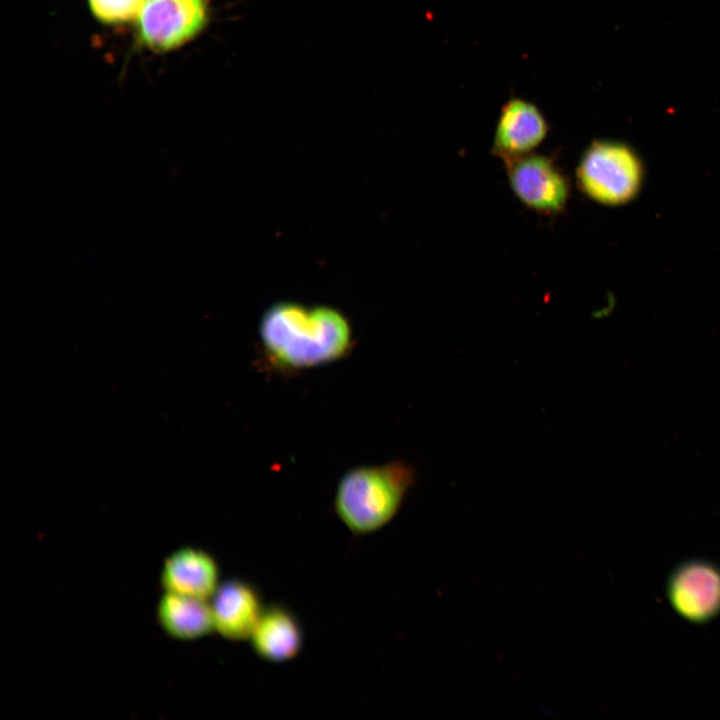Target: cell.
<instances>
[{"label": "cell", "instance_id": "cell-6", "mask_svg": "<svg viewBox=\"0 0 720 720\" xmlns=\"http://www.w3.org/2000/svg\"><path fill=\"white\" fill-rule=\"evenodd\" d=\"M675 611L692 623H705L720 614V567L692 559L680 563L667 582Z\"/></svg>", "mask_w": 720, "mask_h": 720}, {"label": "cell", "instance_id": "cell-8", "mask_svg": "<svg viewBox=\"0 0 720 720\" xmlns=\"http://www.w3.org/2000/svg\"><path fill=\"white\" fill-rule=\"evenodd\" d=\"M160 584L164 592L210 600L220 581V567L208 551L191 545L170 552L162 562Z\"/></svg>", "mask_w": 720, "mask_h": 720}, {"label": "cell", "instance_id": "cell-9", "mask_svg": "<svg viewBox=\"0 0 720 720\" xmlns=\"http://www.w3.org/2000/svg\"><path fill=\"white\" fill-rule=\"evenodd\" d=\"M210 604L215 631L229 641L249 639L265 607L256 587L239 578L221 581Z\"/></svg>", "mask_w": 720, "mask_h": 720}, {"label": "cell", "instance_id": "cell-2", "mask_svg": "<svg viewBox=\"0 0 720 720\" xmlns=\"http://www.w3.org/2000/svg\"><path fill=\"white\" fill-rule=\"evenodd\" d=\"M415 479V469L402 461L352 468L337 485L335 512L353 534L376 532L396 515Z\"/></svg>", "mask_w": 720, "mask_h": 720}, {"label": "cell", "instance_id": "cell-7", "mask_svg": "<svg viewBox=\"0 0 720 720\" xmlns=\"http://www.w3.org/2000/svg\"><path fill=\"white\" fill-rule=\"evenodd\" d=\"M549 124L541 110L522 98H511L501 107L492 153L503 162L534 152L546 139Z\"/></svg>", "mask_w": 720, "mask_h": 720}, {"label": "cell", "instance_id": "cell-10", "mask_svg": "<svg viewBox=\"0 0 720 720\" xmlns=\"http://www.w3.org/2000/svg\"><path fill=\"white\" fill-rule=\"evenodd\" d=\"M255 654L271 663H283L297 657L304 634L297 616L281 604L265 606L249 638Z\"/></svg>", "mask_w": 720, "mask_h": 720}, {"label": "cell", "instance_id": "cell-11", "mask_svg": "<svg viewBox=\"0 0 720 720\" xmlns=\"http://www.w3.org/2000/svg\"><path fill=\"white\" fill-rule=\"evenodd\" d=\"M156 619L164 633L179 641H193L213 631L210 600L164 592L156 605Z\"/></svg>", "mask_w": 720, "mask_h": 720}, {"label": "cell", "instance_id": "cell-5", "mask_svg": "<svg viewBox=\"0 0 720 720\" xmlns=\"http://www.w3.org/2000/svg\"><path fill=\"white\" fill-rule=\"evenodd\" d=\"M209 17L208 0H144L139 35L149 48L168 51L195 38Z\"/></svg>", "mask_w": 720, "mask_h": 720}, {"label": "cell", "instance_id": "cell-1", "mask_svg": "<svg viewBox=\"0 0 720 720\" xmlns=\"http://www.w3.org/2000/svg\"><path fill=\"white\" fill-rule=\"evenodd\" d=\"M259 337L269 361L285 371L330 364L347 356L354 344L351 324L342 312L291 301L265 310Z\"/></svg>", "mask_w": 720, "mask_h": 720}, {"label": "cell", "instance_id": "cell-4", "mask_svg": "<svg viewBox=\"0 0 720 720\" xmlns=\"http://www.w3.org/2000/svg\"><path fill=\"white\" fill-rule=\"evenodd\" d=\"M504 165L510 188L525 207L544 215L566 209L570 180L552 157L532 152L504 161Z\"/></svg>", "mask_w": 720, "mask_h": 720}, {"label": "cell", "instance_id": "cell-3", "mask_svg": "<svg viewBox=\"0 0 720 720\" xmlns=\"http://www.w3.org/2000/svg\"><path fill=\"white\" fill-rule=\"evenodd\" d=\"M646 164L638 150L619 139H594L582 152L575 168L580 192L604 207L627 206L645 186Z\"/></svg>", "mask_w": 720, "mask_h": 720}, {"label": "cell", "instance_id": "cell-12", "mask_svg": "<svg viewBox=\"0 0 720 720\" xmlns=\"http://www.w3.org/2000/svg\"><path fill=\"white\" fill-rule=\"evenodd\" d=\"M94 16L106 24H120L139 16L143 0H88Z\"/></svg>", "mask_w": 720, "mask_h": 720}]
</instances>
